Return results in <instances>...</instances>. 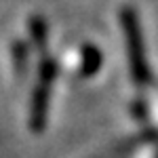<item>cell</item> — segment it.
<instances>
[{"label":"cell","mask_w":158,"mask_h":158,"mask_svg":"<svg viewBox=\"0 0 158 158\" xmlns=\"http://www.w3.org/2000/svg\"><path fill=\"white\" fill-rule=\"evenodd\" d=\"M124 27H127V38H129V51H131V63H133L135 76L139 82L146 80V68H143V57H141V40H139V30L137 21L131 11H124Z\"/></svg>","instance_id":"1"},{"label":"cell","mask_w":158,"mask_h":158,"mask_svg":"<svg viewBox=\"0 0 158 158\" xmlns=\"http://www.w3.org/2000/svg\"><path fill=\"white\" fill-rule=\"evenodd\" d=\"M47 89L38 86L36 95H34V103H32V127L34 131H40L44 124V110H47Z\"/></svg>","instance_id":"2"}]
</instances>
